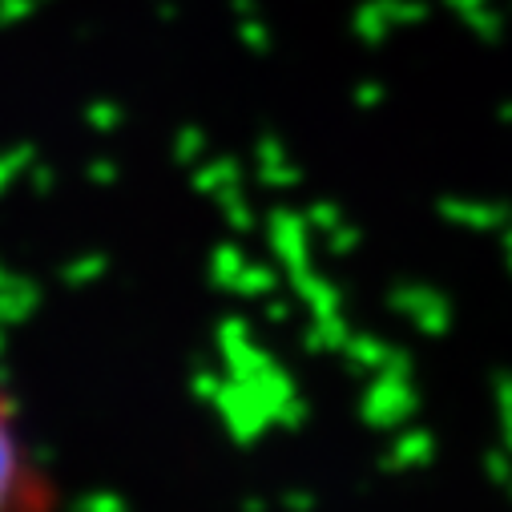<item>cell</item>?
Listing matches in <instances>:
<instances>
[{
    "instance_id": "1",
    "label": "cell",
    "mask_w": 512,
    "mask_h": 512,
    "mask_svg": "<svg viewBox=\"0 0 512 512\" xmlns=\"http://www.w3.org/2000/svg\"><path fill=\"white\" fill-rule=\"evenodd\" d=\"M29 492V460L9 396L0 392V512H17Z\"/></svg>"
}]
</instances>
